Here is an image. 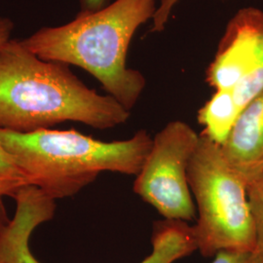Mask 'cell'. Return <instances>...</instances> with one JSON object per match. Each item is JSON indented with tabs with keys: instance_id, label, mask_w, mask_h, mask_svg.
Instances as JSON below:
<instances>
[{
	"instance_id": "cell-3",
	"label": "cell",
	"mask_w": 263,
	"mask_h": 263,
	"mask_svg": "<svg viewBox=\"0 0 263 263\" xmlns=\"http://www.w3.org/2000/svg\"><path fill=\"white\" fill-rule=\"evenodd\" d=\"M152 139L144 130L125 141H103L76 130L18 133L0 128V143L30 185L54 200L76 195L103 172L137 176Z\"/></svg>"
},
{
	"instance_id": "cell-4",
	"label": "cell",
	"mask_w": 263,
	"mask_h": 263,
	"mask_svg": "<svg viewBox=\"0 0 263 263\" xmlns=\"http://www.w3.org/2000/svg\"><path fill=\"white\" fill-rule=\"evenodd\" d=\"M187 180L197 202L193 232L200 254L211 257L220 252L256 251L248 185L226 161L221 146L204 133L189 162Z\"/></svg>"
},
{
	"instance_id": "cell-16",
	"label": "cell",
	"mask_w": 263,
	"mask_h": 263,
	"mask_svg": "<svg viewBox=\"0 0 263 263\" xmlns=\"http://www.w3.org/2000/svg\"><path fill=\"white\" fill-rule=\"evenodd\" d=\"M10 221L11 220H10L8 215H7L3 200H2V198H0V243H1V240L5 234L6 230H7V227L9 226Z\"/></svg>"
},
{
	"instance_id": "cell-13",
	"label": "cell",
	"mask_w": 263,
	"mask_h": 263,
	"mask_svg": "<svg viewBox=\"0 0 263 263\" xmlns=\"http://www.w3.org/2000/svg\"><path fill=\"white\" fill-rule=\"evenodd\" d=\"M179 1V0H159V4L152 19V32H161L165 29L169 22L171 14Z\"/></svg>"
},
{
	"instance_id": "cell-6",
	"label": "cell",
	"mask_w": 263,
	"mask_h": 263,
	"mask_svg": "<svg viewBox=\"0 0 263 263\" xmlns=\"http://www.w3.org/2000/svg\"><path fill=\"white\" fill-rule=\"evenodd\" d=\"M17 210L0 243V263H40L31 254L29 239L33 230L53 218L55 202L34 188L15 198ZM152 252L140 263H174L197 251L193 227L185 221L165 219L154 224Z\"/></svg>"
},
{
	"instance_id": "cell-2",
	"label": "cell",
	"mask_w": 263,
	"mask_h": 263,
	"mask_svg": "<svg viewBox=\"0 0 263 263\" xmlns=\"http://www.w3.org/2000/svg\"><path fill=\"white\" fill-rule=\"evenodd\" d=\"M156 8V0H115L98 11L80 12L63 26L40 28L22 42L45 61L84 69L131 111L146 81L127 66L128 49L138 28L153 19Z\"/></svg>"
},
{
	"instance_id": "cell-1",
	"label": "cell",
	"mask_w": 263,
	"mask_h": 263,
	"mask_svg": "<svg viewBox=\"0 0 263 263\" xmlns=\"http://www.w3.org/2000/svg\"><path fill=\"white\" fill-rule=\"evenodd\" d=\"M130 111L109 95L90 89L66 64L45 61L22 40L0 50V128L30 133L66 121L105 130Z\"/></svg>"
},
{
	"instance_id": "cell-5",
	"label": "cell",
	"mask_w": 263,
	"mask_h": 263,
	"mask_svg": "<svg viewBox=\"0 0 263 263\" xmlns=\"http://www.w3.org/2000/svg\"><path fill=\"white\" fill-rule=\"evenodd\" d=\"M199 138L187 123H168L152 139L151 151L136 176L134 192L165 219L186 222L195 216L187 169Z\"/></svg>"
},
{
	"instance_id": "cell-7",
	"label": "cell",
	"mask_w": 263,
	"mask_h": 263,
	"mask_svg": "<svg viewBox=\"0 0 263 263\" xmlns=\"http://www.w3.org/2000/svg\"><path fill=\"white\" fill-rule=\"evenodd\" d=\"M206 81L216 91H231L240 112L262 92V10L243 8L228 22Z\"/></svg>"
},
{
	"instance_id": "cell-11",
	"label": "cell",
	"mask_w": 263,
	"mask_h": 263,
	"mask_svg": "<svg viewBox=\"0 0 263 263\" xmlns=\"http://www.w3.org/2000/svg\"><path fill=\"white\" fill-rule=\"evenodd\" d=\"M248 198L255 227L256 252L263 256V176L248 186Z\"/></svg>"
},
{
	"instance_id": "cell-10",
	"label": "cell",
	"mask_w": 263,
	"mask_h": 263,
	"mask_svg": "<svg viewBox=\"0 0 263 263\" xmlns=\"http://www.w3.org/2000/svg\"><path fill=\"white\" fill-rule=\"evenodd\" d=\"M28 185L30 183L26 174L0 143V198H14Z\"/></svg>"
},
{
	"instance_id": "cell-9",
	"label": "cell",
	"mask_w": 263,
	"mask_h": 263,
	"mask_svg": "<svg viewBox=\"0 0 263 263\" xmlns=\"http://www.w3.org/2000/svg\"><path fill=\"white\" fill-rule=\"evenodd\" d=\"M232 92L216 90L212 98L198 111V122L212 141L222 145L232 131L240 115Z\"/></svg>"
},
{
	"instance_id": "cell-8",
	"label": "cell",
	"mask_w": 263,
	"mask_h": 263,
	"mask_svg": "<svg viewBox=\"0 0 263 263\" xmlns=\"http://www.w3.org/2000/svg\"><path fill=\"white\" fill-rule=\"evenodd\" d=\"M221 151L249 186L263 176V91L240 113Z\"/></svg>"
},
{
	"instance_id": "cell-14",
	"label": "cell",
	"mask_w": 263,
	"mask_h": 263,
	"mask_svg": "<svg viewBox=\"0 0 263 263\" xmlns=\"http://www.w3.org/2000/svg\"><path fill=\"white\" fill-rule=\"evenodd\" d=\"M13 28L14 23L11 20L5 17H0V50L11 40Z\"/></svg>"
},
{
	"instance_id": "cell-15",
	"label": "cell",
	"mask_w": 263,
	"mask_h": 263,
	"mask_svg": "<svg viewBox=\"0 0 263 263\" xmlns=\"http://www.w3.org/2000/svg\"><path fill=\"white\" fill-rule=\"evenodd\" d=\"M81 12H95L108 5L109 0H79Z\"/></svg>"
},
{
	"instance_id": "cell-12",
	"label": "cell",
	"mask_w": 263,
	"mask_h": 263,
	"mask_svg": "<svg viewBox=\"0 0 263 263\" xmlns=\"http://www.w3.org/2000/svg\"><path fill=\"white\" fill-rule=\"evenodd\" d=\"M212 263H263L258 252H220Z\"/></svg>"
}]
</instances>
